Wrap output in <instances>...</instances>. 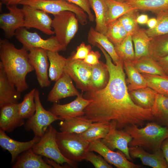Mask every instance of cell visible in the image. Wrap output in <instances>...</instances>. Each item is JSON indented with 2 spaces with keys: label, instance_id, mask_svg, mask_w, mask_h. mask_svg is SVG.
I'll list each match as a JSON object with an SVG mask.
<instances>
[{
  "label": "cell",
  "instance_id": "cell-1",
  "mask_svg": "<svg viewBox=\"0 0 168 168\" xmlns=\"http://www.w3.org/2000/svg\"><path fill=\"white\" fill-rule=\"evenodd\" d=\"M97 47L105 57L109 79L103 88L83 94L84 98L91 100L84 110V116L93 123L114 121L118 129L132 125L142 126L147 121L155 120L151 109L140 107L131 99L126 83L123 61L120 60L115 64L101 46L98 45Z\"/></svg>",
  "mask_w": 168,
  "mask_h": 168
},
{
  "label": "cell",
  "instance_id": "cell-2",
  "mask_svg": "<svg viewBox=\"0 0 168 168\" xmlns=\"http://www.w3.org/2000/svg\"><path fill=\"white\" fill-rule=\"evenodd\" d=\"M28 50L16 48L7 39H0V58L10 81L22 92L27 89V75L34 70L29 62Z\"/></svg>",
  "mask_w": 168,
  "mask_h": 168
},
{
  "label": "cell",
  "instance_id": "cell-3",
  "mask_svg": "<svg viewBox=\"0 0 168 168\" xmlns=\"http://www.w3.org/2000/svg\"><path fill=\"white\" fill-rule=\"evenodd\" d=\"M124 129L132 138L129 147H140L154 152L161 149L163 142L168 138V127L154 122L148 123L142 128L132 125Z\"/></svg>",
  "mask_w": 168,
  "mask_h": 168
},
{
  "label": "cell",
  "instance_id": "cell-4",
  "mask_svg": "<svg viewBox=\"0 0 168 168\" xmlns=\"http://www.w3.org/2000/svg\"><path fill=\"white\" fill-rule=\"evenodd\" d=\"M56 140L61 153L66 158L76 162L85 160L90 142L80 134L57 131Z\"/></svg>",
  "mask_w": 168,
  "mask_h": 168
},
{
  "label": "cell",
  "instance_id": "cell-5",
  "mask_svg": "<svg viewBox=\"0 0 168 168\" xmlns=\"http://www.w3.org/2000/svg\"><path fill=\"white\" fill-rule=\"evenodd\" d=\"M57 132L54 127L49 125L39 141L32 147L33 151L37 154L52 159L62 165L65 163L71 167H77V162L68 159L61 153L56 140Z\"/></svg>",
  "mask_w": 168,
  "mask_h": 168
},
{
  "label": "cell",
  "instance_id": "cell-6",
  "mask_svg": "<svg viewBox=\"0 0 168 168\" xmlns=\"http://www.w3.org/2000/svg\"><path fill=\"white\" fill-rule=\"evenodd\" d=\"M19 4L28 5L54 15L62 11H70L75 14L81 25H85L87 23L88 15L85 12L79 7L66 0H22Z\"/></svg>",
  "mask_w": 168,
  "mask_h": 168
},
{
  "label": "cell",
  "instance_id": "cell-7",
  "mask_svg": "<svg viewBox=\"0 0 168 168\" xmlns=\"http://www.w3.org/2000/svg\"><path fill=\"white\" fill-rule=\"evenodd\" d=\"M51 26L58 42L66 48L78 29V21L75 14L68 11L54 15Z\"/></svg>",
  "mask_w": 168,
  "mask_h": 168
},
{
  "label": "cell",
  "instance_id": "cell-8",
  "mask_svg": "<svg viewBox=\"0 0 168 168\" xmlns=\"http://www.w3.org/2000/svg\"><path fill=\"white\" fill-rule=\"evenodd\" d=\"M40 95L39 91L36 89L35 93V112L28 119L24 125L26 130H31L35 136L41 138L52 123L62 119L49 110H46L43 107L40 100Z\"/></svg>",
  "mask_w": 168,
  "mask_h": 168
},
{
  "label": "cell",
  "instance_id": "cell-9",
  "mask_svg": "<svg viewBox=\"0 0 168 168\" xmlns=\"http://www.w3.org/2000/svg\"><path fill=\"white\" fill-rule=\"evenodd\" d=\"M15 36L28 51L33 48H40L54 52L64 51L66 48L58 41L56 37L52 36L46 40L41 38L36 32H31L25 27L17 30Z\"/></svg>",
  "mask_w": 168,
  "mask_h": 168
},
{
  "label": "cell",
  "instance_id": "cell-10",
  "mask_svg": "<svg viewBox=\"0 0 168 168\" xmlns=\"http://www.w3.org/2000/svg\"><path fill=\"white\" fill-rule=\"evenodd\" d=\"M91 71L92 65L83 60L67 58L64 72L74 81L77 87L83 91L91 89Z\"/></svg>",
  "mask_w": 168,
  "mask_h": 168
},
{
  "label": "cell",
  "instance_id": "cell-11",
  "mask_svg": "<svg viewBox=\"0 0 168 168\" xmlns=\"http://www.w3.org/2000/svg\"><path fill=\"white\" fill-rule=\"evenodd\" d=\"M22 9L24 14V27L35 28L49 35L54 34L52 30V20L47 12L27 5H23Z\"/></svg>",
  "mask_w": 168,
  "mask_h": 168
},
{
  "label": "cell",
  "instance_id": "cell-12",
  "mask_svg": "<svg viewBox=\"0 0 168 168\" xmlns=\"http://www.w3.org/2000/svg\"><path fill=\"white\" fill-rule=\"evenodd\" d=\"M29 61L35 70L38 82L41 88L49 86L51 81L49 76V63L47 50L40 48L29 49Z\"/></svg>",
  "mask_w": 168,
  "mask_h": 168
},
{
  "label": "cell",
  "instance_id": "cell-13",
  "mask_svg": "<svg viewBox=\"0 0 168 168\" xmlns=\"http://www.w3.org/2000/svg\"><path fill=\"white\" fill-rule=\"evenodd\" d=\"M89 151L99 153L109 164L117 168H138L140 167L130 161L121 152H115L106 147L97 139L90 142Z\"/></svg>",
  "mask_w": 168,
  "mask_h": 168
},
{
  "label": "cell",
  "instance_id": "cell-14",
  "mask_svg": "<svg viewBox=\"0 0 168 168\" xmlns=\"http://www.w3.org/2000/svg\"><path fill=\"white\" fill-rule=\"evenodd\" d=\"M83 93H80L73 101L65 104L54 103L49 110L62 120L84 115V110L91 102L85 99Z\"/></svg>",
  "mask_w": 168,
  "mask_h": 168
},
{
  "label": "cell",
  "instance_id": "cell-15",
  "mask_svg": "<svg viewBox=\"0 0 168 168\" xmlns=\"http://www.w3.org/2000/svg\"><path fill=\"white\" fill-rule=\"evenodd\" d=\"M111 123L109 132L105 138L102 139L101 141L112 150H119L128 160H131L128 147V144L132 139L131 136L124 129H117L115 122L113 121Z\"/></svg>",
  "mask_w": 168,
  "mask_h": 168
},
{
  "label": "cell",
  "instance_id": "cell-16",
  "mask_svg": "<svg viewBox=\"0 0 168 168\" xmlns=\"http://www.w3.org/2000/svg\"><path fill=\"white\" fill-rule=\"evenodd\" d=\"M9 12L0 16V27L4 31L6 36L10 38L15 35L18 29L24 27V14L22 9L16 5L7 6Z\"/></svg>",
  "mask_w": 168,
  "mask_h": 168
},
{
  "label": "cell",
  "instance_id": "cell-17",
  "mask_svg": "<svg viewBox=\"0 0 168 168\" xmlns=\"http://www.w3.org/2000/svg\"><path fill=\"white\" fill-rule=\"evenodd\" d=\"M18 104L8 103L0 107V129L11 133L24 125L25 119L19 113Z\"/></svg>",
  "mask_w": 168,
  "mask_h": 168
},
{
  "label": "cell",
  "instance_id": "cell-18",
  "mask_svg": "<svg viewBox=\"0 0 168 168\" xmlns=\"http://www.w3.org/2000/svg\"><path fill=\"white\" fill-rule=\"evenodd\" d=\"M72 80L64 72L60 78L55 82L48 95L47 101L55 103L65 98L78 95L80 93L75 87Z\"/></svg>",
  "mask_w": 168,
  "mask_h": 168
},
{
  "label": "cell",
  "instance_id": "cell-19",
  "mask_svg": "<svg viewBox=\"0 0 168 168\" xmlns=\"http://www.w3.org/2000/svg\"><path fill=\"white\" fill-rule=\"evenodd\" d=\"M40 138L35 136L31 140L26 142L16 141L8 136L6 132L0 129V146L7 150L11 155V163L13 164L19 156L24 152L32 148Z\"/></svg>",
  "mask_w": 168,
  "mask_h": 168
},
{
  "label": "cell",
  "instance_id": "cell-20",
  "mask_svg": "<svg viewBox=\"0 0 168 168\" xmlns=\"http://www.w3.org/2000/svg\"><path fill=\"white\" fill-rule=\"evenodd\" d=\"M129 153L131 157L139 158L142 164L153 168H168L167 162L161 149L153 153L146 152L138 147H130Z\"/></svg>",
  "mask_w": 168,
  "mask_h": 168
},
{
  "label": "cell",
  "instance_id": "cell-21",
  "mask_svg": "<svg viewBox=\"0 0 168 168\" xmlns=\"http://www.w3.org/2000/svg\"><path fill=\"white\" fill-rule=\"evenodd\" d=\"M21 93L10 81L0 62V107L8 103L18 104Z\"/></svg>",
  "mask_w": 168,
  "mask_h": 168
},
{
  "label": "cell",
  "instance_id": "cell-22",
  "mask_svg": "<svg viewBox=\"0 0 168 168\" xmlns=\"http://www.w3.org/2000/svg\"><path fill=\"white\" fill-rule=\"evenodd\" d=\"M42 156L35 154L32 148L24 152L13 164L12 168H53L47 164Z\"/></svg>",
  "mask_w": 168,
  "mask_h": 168
},
{
  "label": "cell",
  "instance_id": "cell-23",
  "mask_svg": "<svg viewBox=\"0 0 168 168\" xmlns=\"http://www.w3.org/2000/svg\"><path fill=\"white\" fill-rule=\"evenodd\" d=\"M88 42L95 46L96 44L101 46L108 53L115 64H118L120 60L115 49L114 46L104 34L96 31L91 27L87 35Z\"/></svg>",
  "mask_w": 168,
  "mask_h": 168
},
{
  "label": "cell",
  "instance_id": "cell-24",
  "mask_svg": "<svg viewBox=\"0 0 168 168\" xmlns=\"http://www.w3.org/2000/svg\"><path fill=\"white\" fill-rule=\"evenodd\" d=\"M105 1L107 7L105 21L107 27L123 15L136 9L125 2L116 0Z\"/></svg>",
  "mask_w": 168,
  "mask_h": 168
},
{
  "label": "cell",
  "instance_id": "cell-25",
  "mask_svg": "<svg viewBox=\"0 0 168 168\" xmlns=\"http://www.w3.org/2000/svg\"><path fill=\"white\" fill-rule=\"evenodd\" d=\"M129 93L136 104L143 108L150 109L153 106L158 94L148 86L129 91Z\"/></svg>",
  "mask_w": 168,
  "mask_h": 168
},
{
  "label": "cell",
  "instance_id": "cell-26",
  "mask_svg": "<svg viewBox=\"0 0 168 168\" xmlns=\"http://www.w3.org/2000/svg\"><path fill=\"white\" fill-rule=\"evenodd\" d=\"M93 123L84 116H77L61 120L59 123V129L62 132L81 134L88 129Z\"/></svg>",
  "mask_w": 168,
  "mask_h": 168
},
{
  "label": "cell",
  "instance_id": "cell-27",
  "mask_svg": "<svg viewBox=\"0 0 168 168\" xmlns=\"http://www.w3.org/2000/svg\"><path fill=\"white\" fill-rule=\"evenodd\" d=\"M124 68L127 76L126 83L129 91L147 86V82L134 66L133 62H123Z\"/></svg>",
  "mask_w": 168,
  "mask_h": 168
},
{
  "label": "cell",
  "instance_id": "cell-28",
  "mask_svg": "<svg viewBox=\"0 0 168 168\" xmlns=\"http://www.w3.org/2000/svg\"><path fill=\"white\" fill-rule=\"evenodd\" d=\"M50 62L49 76L51 81L56 82L64 72L67 58L60 55L58 52L47 51Z\"/></svg>",
  "mask_w": 168,
  "mask_h": 168
},
{
  "label": "cell",
  "instance_id": "cell-29",
  "mask_svg": "<svg viewBox=\"0 0 168 168\" xmlns=\"http://www.w3.org/2000/svg\"><path fill=\"white\" fill-rule=\"evenodd\" d=\"M109 77L106 63L100 61L97 64L92 65L91 90H97L104 88L108 83Z\"/></svg>",
  "mask_w": 168,
  "mask_h": 168
},
{
  "label": "cell",
  "instance_id": "cell-30",
  "mask_svg": "<svg viewBox=\"0 0 168 168\" xmlns=\"http://www.w3.org/2000/svg\"><path fill=\"white\" fill-rule=\"evenodd\" d=\"M133 63L141 74L167 77L157 62L149 56L142 57Z\"/></svg>",
  "mask_w": 168,
  "mask_h": 168
},
{
  "label": "cell",
  "instance_id": "cell-31",
  "mask_svg": "<svg viewBox=\"0 0 168 168\" xmlns=\"http://www.w3.org/2000/svg\"><path fill=\"white\" fill-rule=\"evenodd\" d=\"M132 38L134 45L135 60L149 56V46L152 37L148 35L146 30L140 28L132 35Z\"/></svg>",
  "mask_w": 168,
  "mask_h": 168
},
{
  "label": "cell",
  "instance_id": "cell-32",
  "mask_svg": "<svg viewBox=\"0 0 168 168\" xmlns=\"http://www.w3.org/2000/svg\"><path fill=\"white\" fill-rule=\"evenodd\" d=\"M151 110L157 123L168 127V97L158 93Z\"/></svg>",
  "mask_w": 168,
  "mask_h": 168
},
{
  "label": "cell",
  "instance_id": "cell-33",
  "mask_svg": "<svg viewBox=\"0 0 168 168\" xmlns=\"http://www.w3.org/2000/svg\"><path fill=\"white\" fill-rule=\"evenodd\" d=\"M91 7L94 12L96 25L95 30L105 35L107 30L105 21L107 7L105 0H89Z\"/></svg>",
  "mask_w": 168,
  "mask_h": 168
},
{
  "label": "cell",
  "instance_id": "cell-34",
  "mask_svg": "<svg viewBox=\"0 0 168 168\" xmlns=\"http://www.w3.org/2000/svg\"><path fill=\"white\" fill-rule=\"evenodd\" d=\"M149 54L155 60L168 55V33L152 37Z\"/></svg>",
  "mask_w": 168,
  "mask_h": 168
},
{
  "label": "cell",
  "instance_id": "cell-35",
  "mask_svg": "<svg viewBox=\"0 0 168 168\" xmlns=\"http://www.w3.org/2000/svg\"><path fill=\"white\" fill-rule=\"evenodd\" d=\"M125 2L138 10L155 13L168 9V0H126Z\"/></svg>",
  "mask_w": 168,
  "mask_h": 168
},
{
  "label": "cell",
  "instance_id": "cell-36",
  "mask_svg": "<svg viewBox=\"0 0 168 168\" xmlns=\"http://www.w3.org/2000/svg\"><path fill=\"white\" fill-rule=\"evenodd\" d=\"M111 123H93L86 131L80 134L85 140L90 142L105 138L109 132Z\"/></svg>",
  "mask_w": 168,
  "mask_h": 168
},
{
  "label": "cell",
  "instance_id": "cell-37",
  "mask_svg": "<svg viewBox=\"0 0 168 168\" xmlns=\"http://www.w3.org/2000/svg\"><path fill=\"white\" fill-rule=\"evenodd\" d=\"M36 89L34 88L26 94L22 101L18 103V110L21 117L23 119H28L35 113L36 104L35 93Z\"/></svg>",
  "mask_w": 168,
  "mask_h": 168
},
{
  "label": "cell",
  "instance_id": "cell-38",
  "mask_svg": "<svg viewBox=\"0 0 168 168\" xmlns=\"http://www.w3.org/2000/svg\"><path fill=\"white\" fill-rule=\"evenodd\" d=\"M115 49L120 60L133 62L135 60L132 35L128 34L119 44L114 46Z\"/></svg>",
  "mask_w": 168,
  "mask_h": 168
},
{
  "label": "cell",
  "instance_id": "cell-39",
  "mask_svg": "<svg viewBox=\"0 0 168 168\" xmlns=\"http://www.w3.org/2000/svg\"><path fill=\"white\" fill-rule=\"evenodd\" d=\"M148 86L158 94L168 97V77L159 75L142 74Z\"/></svg>",
  "mask_w": 168,
  "mask_h": 168
},
{
  "label": "cell",
  "instance_id": "cell-40",
  "mask_svg": "<svg viewBox=\"0 0 168 168\" xmlns=\"http://www.w3.org/2000/svg\"><path fill=\"white\" fill-rule=\"evenodd\" d=\"M128 35L117 19L107 27L105 35L115 46L121 43Z\"/></svg>",
  "mask_w": 168,
  "mask_h": 168
},
{
  "label": "cell",
  "instance_id": "cell-41",
  "mask_svg": "<svg viewBox=\"0 0 168 168\" xmlns=\"http://www.w3.org/2000/svg\"><path fill=\"white\" fill-rule=\"evenodd\" d=\"M155 13L156 16V26L153 29L146 30L148 35L151 37L168 33V9Z\"/></svg>",
  "mask_w": 168,
  "mask_h": 168
},
{
  "label": "cell",
  "instance_id": "cell-42",
  "mask_svg": "<svg viewBox=\"0 0 168 168\" xmlns=\"http://www.w3.org/2000/svg\"><path fill=\"white\" fill-rule=\"evenodd\" d=\"M138 11L135 9L129 12L118 19L128 34L132 35L140 28L137 21L139 15Z\"/></svg>",
  "mask_w": 168,
  "mask_h": 168
},
{
  "label": "cell",
  "instance_id": "cell-43",
  "mask_svg": "<svg viewBox=\"0 0 168 168\" xmlns=\"http://www.w3.org/2000/svg\"><path fill=\"white\" fill-rule=\"evenodd\" d=\"M85 160L91 163L96 168H113L100 155H97L93 151L87 152Z\"/></svg>",
  "mask_w": 168,
  "mask_h": 168
},
{
  "label": "cell",
  "instance_id": "cell-44",
  "mask_svg": "<svg viewBox=\"0 0 168 168\" xmlns=\"http://www.w3.org/2000/svg\"><path fill=\"white\" fill-rule=\"evenodd\" d=\"M91 50L90 45H86L84 42H82L76 49V51L70 57L73 59L83 60Z\"/></svg>",
  "mask_w": 168,
  "mask_h": 168
},
{
  "label": "cell",
  "instance_id": "cell-45",
  "mask_svg": "<svg viewBox=\"0 0 168 168\" xmlns=\"http://www.w3.org/2000/svg\"><path fill=\"white\" fill-rule=\"evenodd\" d=\"M68 2L74 4L83 9L88 15L89 21L93 22L94 17L92 14L89 0H66Z\"/></svg>",
  "mask_w": 168,
  "mask_h": 168
},
{
  "label": "cell",
  "instance_id": "cell-46",
  "mask_svg": "<svg viewBox=\"0 0 168 168\" xmlns=\"http://www.w3.org/2000/svg\"><path fill=\"white\" fill-rule=\"evenodd\" d=\"M101 54L98 51L91 50L86 57L83 60L84 61L91 65H95L98 63Z\"/></svg>",
  "mask_w": 168,
  "mask_h": 168
},
{
  "label": "cell",
  "instance_id": "cell-47",
  "mask_svg": "<svg viewBox=\"0 0 168 168\" xmlns=\"http://www.w3.org/2000/svg\"><path fill=\"white\" fill-rule=\"evenodd\" d=\"M156 61L166 75L168 76V55L157 59Z\"/></svg>",
  "mask_w": 168,
  "mask_h": 168
},
{
  "label": "cell",
  "instance_id": "cell-48",
  "mask_svg": "<svg viewBox=\"0 0 168 168\" xmlns=\"http://www.w3.org/2000/svg\"><path fill=\"white\" fill-rule=\"evenodd\" d=\"M44 161L48 164L51 166L53 168H69L70 167L69 165H67L66 166L62 165L54 161L49 158L44 157Z\"/></svg>",
  "mask_w": 168,
  "mask_h": 168
},
{
  "label": "cell",
  "instance_id": "cell-49",
  "mask_svg": "<svg viewBox=\"0 0 168 168\" xmlns=\"http://www.w3.org/2000/svg\"><path fill=\"white\" fill-rule=\"evenodd\" d=\"M161 149L167 162L168 166V138L163 142L161 147Z\"/></svg>",
  "mask_w": 168,
  "mask_h": 168
},
{
  "label": "cell",
  "instance_id": "cell-50",
  "mask_svg": "<svg viewBox=\"0 0 168 168\" xmlns=\"http://www.w3.org/2000/svg\"><path fill=\"white\" fill-rule=\"evenodd\" d=\"M149 19L148 16L147 15L142 14L138 16L137 18V21L138 24H147Z\"/></svg>",
  "mask_w": 168,
  "mask_h": 168
},
{
  "label": "cell",
  "instance_id": "cell-51",
  "mask_svg": "<svg viewBox=\"0 0 168 168\" xmlns=\"http://www.w3.org/2000/svg\"><path fill=\"white\" fill-rule=\"evenodd\" d=\"M2 3L6 5L7 6L12 5H17L22 0H0Z\"/></svg>",
  "mask_w": 168,
  "mask_h": 168
},
{
  "label": "cell",
  "instance_id": "cell-52",
  "mask_svg": "<svg viewBox=\"0 0 168 168\" xmlns=\"http://www.w3.org/2000/svg\"><path fill=\"white\" fill-rule=\"evenodd\" d=\"M149 28L152 29L154 28L157 24V20L156 18H152L149 19L147 23Z\"/></svg>",
  "mask_w": 168,
  "mask_h": 168
},
{
  "label": "cell",
  "instance_id": "cell-53",
  "mask_svg": "<svg viewBox=\"0 0 168 168\" xmlns=\"http://www.w3.org/2000/svg\"><path fill=\"white\" fill-rule=\"evenodd\" d=\"M118 1H121V2H125L126 0H116Z\"/></svg>",
  "mask_w": 168,
  "mask_h": 168
},
{
  "label": "cell",
  "instance_id": "cell-54",
  "mask_svg": "<svg viewBox=\"0 0 168 168\" xmlns=\"http://www.w3.org/2000/svg\"></svg>",
  "mask_w": 168,
  "mask_h": 168
},
{
  "label": "cell",
  "instance_id": "cell-55",
  "mask_svg": "<svg viewBox=\"0 0 168 168\" xmlns=\"http://www.w3.org/2000/svg\"></svg>",
  "mask_w": 168,
  "mask_h": 168
}]
</instances>
